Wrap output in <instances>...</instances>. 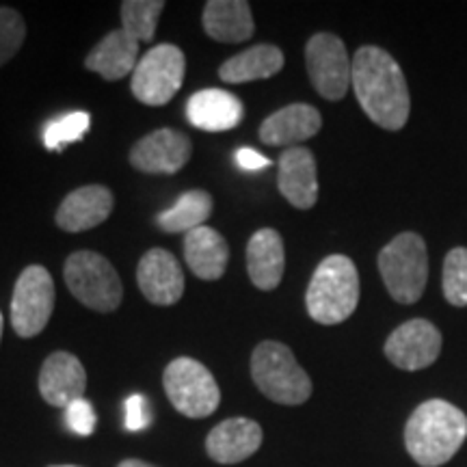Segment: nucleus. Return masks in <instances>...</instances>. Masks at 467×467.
<instances>
[{
    "mask_svg": "<svg viewBox=\"0 0 467 467\" xmlns=\"http://www.w3.org/2000/svg\"><path fill=\"white\" fill-rule=\"evenodd\" d=\"M353 85L364 113L385 130L407 124L411 100L405 74L396 58L379 46H364L353 57Z\"/></svg>",
    "mask_w": 467,
    "mask_h": 467,
    "instance_id": "1",
    "label": "nucleus"
},
{
    "mask_svg": "<svg viewBox=\"0 0 467 467\" xmlns=\"http://www.w3.org/2000/svg\"><path fill=\"white\" fill-rule=\"evenodd\" d=\"M467 437V416L452 402L431 399L420 405L405 426L409 457L422 467L448 463Z\"/></svg>",
    "mask_w": 467,
    "mask_h": 467,
    "instance_id": "2",
    "label": "nucleus"
},
{
    "mask_svg": "<svg viewBox=\"0 0 467 467\" xmlns=\"http://www.w3.org/2000/svg\"><path fill=\"white\" fill-rule=\"evenodd\" d=\"M359 303V275L347 255H329L314 271L307 285L306 306L320 325H340Z\"/></svg>",
    "mask_w": 467,
    "mask_h": 467,
    "instance_id": "3",
    "label": "nucleus"
},
{
    "mask_svg": "<svg viewBox=\"0 0 467 467\" xmlns=\"http://www.w3.org/2000/svg\"><path fill=\"white\" fill-rule=\"evenodd\" d=\"M251 377L268 400L277 405H303L312 396V379L282 342L266 340L251 355Z\"/></svg>",
    "mask_w": 467,
    "mask_h": 467,
    "instance_id": "4",
    "label": "nucleus"
},
{
    "mask_svg": "<svg viewBox=\"0 0 467 467\" xmlns=\"http://www.w3.org/2000/svg\"><path fill=\"white\" fill-rule=\"evenodd\" d=\"M379 273L396 303L420 301L429 279V251L420 234L402 232L379 254Z\"/></svg>",
    "mask_w": 467,
    "mask_h": 467,
    "instance_id": "5",
    "label": "nucleus"
},
{
    "mask_svg": "<svg viewBox=\"0 0 467 467\" xmlns=\"http://www.w3.org/2000/svg\"><path fill=\"white\" fill-rule=\"evenodd\" d=\"M66 284L85 307L109 314L119 307L124 285L115 266L96 251H76L66 262Z\"/></svg>",
    "mask_w": 467,
    "mask_h": 467,
    "instance_id": "6",
    "label": "nucleus"
},
{
    "mask_svg": "<svg viewBox=\"0 0 467 467\" xmlns=\"http://www.w3.org/2000/svg\"><path fill=\"white\" fill-rule=\"evenodd\" d=\"M162 385L171 405L186 418L200 420L213 416L221 402V389L213 372L197 359H173L165 368Z\"/></svg>",
    "mask_w": 467,
    "mask_h": 467,
    "instance_id": "7",
    "label": "nucleus"
},
{
    "mask_svg": "<svg viewBox=\"0 0 467 467\" xmlns=\"http://www.w3.org/2000/svg\"><path fill=\"white\" fill-rule=\"evenodd\" d=\"M186 58L173 44H159L141 57L132 72L130 91L148 107H162L171 102L184 83Z\"/></svg>",
    "mask_w": 467,
    "mask_h": 467,
    "instance_id": "8",
    "label": "nucleus"
},
{
    "mask_svg": "<svg viewBox=\"0 0 467 467\" xmlns=\"http://www.w3.org/2000/svg\"><path fill=\"white\" fill-rule=\"evenodd\" d=\"M55 309V282L44 266L31 265L17 277L11 296V327L20 337L42 334Z\"/></svg>",
    "mask_w": 467,
    "mask_h": 467,
    "instance_id": "9",
    "label": "nucleus"
},
{
    "mask_svg": "<svg viewBox=\"0 0 467 467\" xmlns=\"http://www.w3.org/2000/svg\"><path fill=\"white\" fill-rule=\"evenodd\" d=\"M309 80L325 100L337 102L347 96L353 78V61L347 46L331 33H317L306 46Z\"/></svg>",
    "mask_w": 467,
    "mask_h": 467,
    "instance_id": "10",
    "label": "nucleus"
},
{
    "mask_svg": "<svg viewBox=\"0 0 467 467\" xmlns=\"http://www.w3.org/2000/svg\"><path fill=\"white\" fill-rule=\"evenodd\" d=\"M383 350L385 358L400 370H424L440 358L441 334L431 320L413 318L389 334Z\"/></svg>",
    "mask_w": 467,
    "mask_h": 467,
    "instance_id": "11",
    "label": "nucleus"
},
{
    "mask_svg": "<svg viewBox=\"0 0 467 467\" xmlns=\"http://www.w3.org/2000/svg\"><path fill=\"white\" fill-rule=\"evenodd\" d=\"M191 154V139L184 132L161 128L132 145L130 165L143 173H178Z\"/></svg>",
    "mask_w": 467,
    "mask_h": 467,
    "instance_id": "12",
    "label": "nucleus"
},
{
    "mask_svg": "<svg viewBox=\"0 0 467 467\" xmlns=\"http://www.w3.org/2000/svg\"><path fill=\"white\" fill-rule=\"evenodd\" d=\"M137 282L154 306H175L184 295V271L171 251L150 249L139 262Z\"/></svg>",
    "mask_w": 467,
    "mask_h": 467,
    "instance_id": "13",
    "label": "nucleus"
},
{
    "mask_svg": "<svg viewBox=\"0 0 467 467\" xmlns=\"http://www.w3.org/2000/svg\"><path fill=\"white\" fill-rule=\"evenodd\" d=\"M87 372L80 359L66 350H57L44 361L39 372V394L52 407L66 409L69 402L83 399Z\"/></svg>",
    "mask_w": 467,
    "mask_h": 467,
    "instance_id": "14",
    "label": "nucleus"
},
{
    "mask_svg": "<svg viewBox=\"0 0 467 467\" xmlns=\"http://www.w3.org/2000/svg\"><path fill=\"white\" fill-rule=\"evenodd\" d=\"M262 446V429L247 418H230L214 426L206 437V452L221 465H236L254 457Z\"/></svg>",
    "mask_w": 467,
    "mask_h": 467,
    "instance_id": "15",
    "label": "nucleus"
},
{
    "mask_svg": "<svg viewBox=\"0 0 467 467\" xmlns=\"http://www.w3.org/2000/svg\"><path fill=\"white\" fill-rule=\"evenodd\" d=\"M279 192L299 210H309L318 200L317 161L307 148H288L279 156Z\"/></svg>",
    "mask_w": 467,
    "mask_h": 467,
    "instance_id": "16",
    "label": "nucleus"
},
{
    "mask_svg": "<svg viewBox=\"0 0 467 467\" xmlns=\"http://www.w3.org/2000/svg\"><path fill=\"white\" fill-rule=\"evenodd\" d=\"M113 192L102 184L80 186L57 210V225L66 232H85L104 223L113 213Z\"/></svg>",
    "mask_w": 467,
    "mask_h": 467,
    "instance_id": "17",
    "label": "nucleus"
},
{
    "mask_svg": "<svg viewBox=\"0 0 467 467\" xmlns=\"http://www.w3.org/2000/svg\"><path fill=\"white\" fill-rule=\"evenodd\" d=\"M323 117L309 104H288L268 115L260 126V141L266 145H296L317 137Z\"/></svg>",
    "mask_w": 467,
    "mask_h": 467,
    "instance_id": "18",
    "label": "nucleus"
},
{
    "mask_svg": "<svg viewBox=\"0 0 467 467\" xmlns=\"http://www.w3.org/2000/svg\"><path fill=\"white\" fill-rule=\"evenodd\" d=\"M243 102L230 91L203 89L186 102V117L195 128L206 132H225L243 121Z\"/></svg>",
    "mask_w": 467,
    "mask_h": 467,
    "instance_id": "19",
    "label": "nucleus"
},
{
    "mask_svg": "<svg viewBox=\"0 0 467 467\" xmlns=\"http://www.w3.org/2000/svg\"><path fill=\"white\" fill-rule=\"evenodd\" d=\"M285 268V251L279 232L265 227L249 238L247 273L255 288L275 290L282 284Z\"/></svg>",
    "mask_w": 467,
    "mask_h": 467,
    "instance_id": "20",
    "label": "nucleus"
},
{
    "mask_svg": "<svg viewBox=\"0 0 467 467\" xmlns=\"http://www.w3.org/2000/svg\"><path fill=\"white\" fill-rule=\"evenodd\" d=\"M139 57V42L124 28L109 33L85 58V67L100 74L104 80H121L134 72Z\"/></svg>",
    "mask_w": 467,
    "mask_h": 467,
    "instance_id": "21",
    "label": "nucleus"
},
{
    "mask_svg": "<svg viewBox=\"0 0 467 467\" xmlns=\"http://www.w3.org/2000/svg\"><path fill=\"white\" fill-rule=\"evenodd\" d=\"M184 260L197 277L214 282L223 277L230 262V247L217 230L203 225L186 234Z\"/></svg>",
    "mask_w": 467,
    "mask_h": 467,
    "instance_id": "22",
    "label": "nucleus"
},
{
    "mask_svg": "<svg viewBox=\"0 0 467 467\" xmlns=\"http://www.w3.org/2000/svg\"><path fill=\"white\" fill-rule=\"evenodd\" d=\"M203 31L223 44H241L254 35L255 25L244 0H210L203 7Z\"/></svg>",
    "mask_w": 467,
    "mask_h": 467,
    "instance_id": "23",
    "label": "nucleus"
},
{
    "mask_svg": "<svg viewBox=\"0 0 467 467\" xmlns=\"http://www.w3.org/2000/svg\"><path fill=\"white\" fill-rule=\"evenodd\" d=\"M284 52L273 44H260L227 58L219 67V78L225 83L241 85L251 80H265L282 72Z\"/></svg>",
    "mask_w": 467,
    "mask_h": 467,
    "instance_id": "24",
    "label": "nucleus"
},
{
    "mask_svg": "<svg viewBox=\"0 0 467 467\" xmlns=\"http://www.w3.org/2000/svg\"><path fill=\"white\" fill-rule=\"evenodd\" d=\"M210 214H213V197L202 189L184 192L171 208L159 214L156 223L162 232L169 234H189L197 227H203Z\"/></svg>",
    "mask_w": 467,
    "mask_h": 467,
    "instance_id": "25",
    "label": "nucleus"
},
{
    "mask_svg": "<svg viewBox=\"0 0 467 467\" xmlns=\"http://www.w3.org/2000/svg\"><path fill=\"white\" fill-rule=\"evenodd\" d=\"M162 9H165L162 0H126L121 3V28L137 42H150L156 33Z\"/></svg>",
    "mask_w": 467,
    "mask_h": 467,
    "instance_id": "26",
    "label": "nucleus"
},
{
    "mask_svg": "<svg viewBox=\"0 0 467 467\" xmlns=\"http://www.w3.org/2000/svg\"><path fill=\"white\" fill-rule=\"evenodd\" d=\"M89 126H91V117L87 110H74V113L50 119L48 124L44 126L46 150L58 151L66 148L67 143L80 141V139L89 132Z\"/></svg>",
    "mask_w": 467,
    "mask_h": 467,
    "instance_id": "27",
    "label": "nucleus"
},
{
    "mask_svg": "<svg viewBox=\"0 0 467 467\" xmlns=\"http://www.w3.org/2000/svg\"><path fill=\"white\" fill-rule=\"evenodd\" d=\"M443 296L457 307H467V249L457 247L448 251L443 260Z\"/></svg>",
    "mask_w": 467,
    "mask_h": 467,
    "instance_id": "28",
    "label": "nucleus"
},
{
    "mask_svg": "<svg viewBox=\"0 0 467 467\" xmlns=\"http://www.w3.org/2000/svg\"><path fill=\"white\" fill-rule=\"evenodd\" d=\"M26 39V25L11 7H0V67L16 57Z\"/></svg>",
    "mask_w": 467,
    "mask_h": 467,
    "instance_id": "29",
    "label": "nucleus"
},
{
    "mask_svg": "<svg viewBox=\"0 0 467 467\" xmlns=\"http://www.w3.org/2000/svg\"><path fill=\"white\" fill-rule=\"evenodd\" d=\"M66 422L67 429L80 437H89L93 431H96V411H93V405L85 399V396L83 399L69 402L66 407Z\"/></svg>",
    "mask_w": 467,
    "mask_h": 467,
    "instance_id": "30",
    "label": "nucleus"
},
{
    "mask_svg": "<svg viewBox=\"0 0 467 467\" xmlns=\"http://www.w3.org/2000/svg\"><path fill=\"white\" fill-rule=\"evenodd\" d=\"M151 422L150 400L143 394H132L126 399V429L130 433L148 429Z\"/></svg>",
    "mask_w": 467,
    "mask_h": 467,
    "instance_id": "31",
    "label": "nucleus"
},
{
    "mask_svg": "<svg viewBox=\"0 0 467 467\" xmlns=\"http://www.w3.org/2000/svg\"><path fill=\"white\" fill-rule=\"evenodd\" d=\"M236 162L238 167L244 169V171H258V169H265L271 165V161L266 156H262L260 151L251 148H241L236 151Z\"/></svg>",
    "mask_w": 467,
    "mask_h": 467,
    "instance_id": "32",
    "label": "nucleus"
},
{
    "mask_svg": "<svg viewBox=\"0 0 467 467\" xmlns=\"http://www.w3.org/2000/svg\"><path fill=\"white\" fill-rule=\"evenodd\" d=\"M117 467H154V465L145 463V461H141V459H126V461H121Z\"/></svg>",
    "mask_w": 467,
    "mask_h": 467,
    "instance_id": "33",
    "label": "nucleus"
},
{
    "mask_svg": "<svg viewBox=\"0 0 467 467\" xmlns=\"http://www.w3.org/2000/svg\"><path fill=\"white\" fill-rule=\"evenodd\" d=\"M3 329H5V320H3V312H0V340H3Z\"/></svg>",
    "mask_w": 467,
    "mask_h": 467,
    "instance_id": "34",
    "label": "nucleus"
},
{
    "mask_svg": "<svg viewBox=\"0 0 467 467\" xmlns=\"http://www.w3.org/2000/svg\"><path fill=\"white\" fill-rule=\"evenodd\" d=\"M50 467H78V465H50Z\"/></svg>",
    "mask_w": 467,
    "mask_h": 467,
    "instance_id": "35",
    "label": "nucleus"
}]
</instances>
